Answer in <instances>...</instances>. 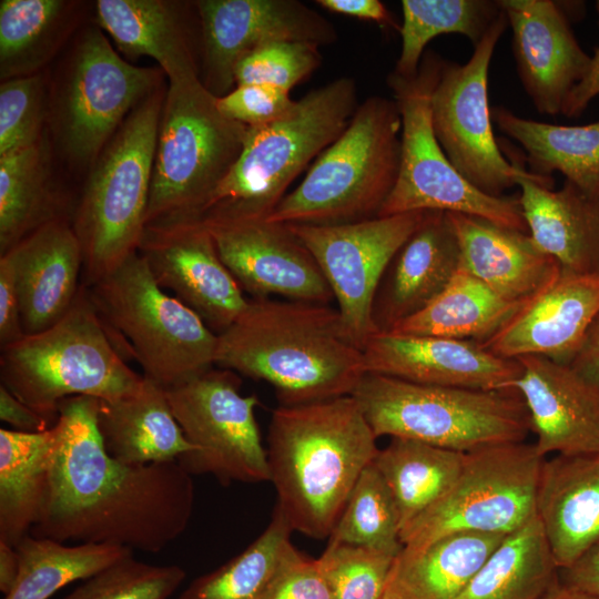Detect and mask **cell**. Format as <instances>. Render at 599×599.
Wrapping results in <instances>:
<instances>
[{"label":"cell","mask_w":599,"mask_h":599,"mask_svg":"<svg viewBox=\"0 0 599 599\" xmlns=\"http://www.w3.org/2000/svg\"><path fill=\"white\" fill-rule=\"evenodd\" d=\"M512 31L521 84L540 114L562 113L591 62L565 11L552 0H497Z\"/></svg>","instance_id":"obj_21"},{"label":"cell","mask_w":599,"mask_h":599,"mask_svg":"<svg viewBox=\"0 0 599 599\" xmlns=\"http://www.w3.org/2000/svg\"><path fill=\"white\" fill-rule=\"evenodd\" d=\"M506 535L461 531L396 558L390 580L409 599H455Z\"/></svg>","instance_id":"obj_32"},{"label":"cell","mask_w":599,"mask_h":599,"mask_svg":"<svg viewBox=\"0 0 599 599\" xmlns=\"http://www.w3.org/2000/svg\"><path fill=\"white\" fill-rule=\"evenodd\" d=\"M16 549L19 577L3 599H49L61 588L85 580L133 552L115 545L64 544L30 534Z\"/></svg>","instance_id":"obj_39"},{"label":"cell","mask_w":599,"mask_h":599,"mask_svg":"<svg viewBox=\"0 0 599 599\" xmlns=\"http://www.w3.org/2000/svg\"><path fill=\"white\" fill-rule=\"evenodd\" d=\"M200 78L169 83L160 116L146 224L196 219L230 173L247 126L221 113Z\"/></svg>","instance_id":"obj_10"},{"label":"cell","mask_w":599,"mask_h":599,"mask_svg":"<svg viewBox=\"0 0 599 599\" xmlns=\"http://www.w3.org/2000/svg\"><path fill=\"white\" fill-rule=\"evenodd\" d=\"M363 354L366 373L424 385L501 390L514 388L521 374L518 359L467 339L378 332Z\"/></svg>","instance_id":"obj_20"},{"label":"cell","mask_w":599,"mask_h":599,"mask_svg":"<svg viewBox=\"0 0 599 599\" xmlns=\"http://www.w3.org/2000/svg\"><path fill=\"white\" fill-rule=\"evenodd\" d=\"M546 457L535 444L507 443L465 454L448 491L405 526L406 550L422 549L454 532L508 535L537 517V489Z\"/></svg>","instance_id":"obj_13"},{"label":"cell","mask_w":599,"mask_h":599,"mask_svg":"<svg viewBox=\"0 0 599 599\" xmlns=\"http://www.w3.org/2000/svg\"><path fill=\"white\" fill-rule=\"evenodd\" d=\"M461 266L460 247L446 212L429 211L386 268L373 303V322L388 332L438 296Z\"/></svg>","instance_id":"obj_25"},{"label":"cell","mask_w":599,"mask_h":599,"mask_svg":"<svg viewBox=\"0 0 599 599\" xmlns=\"http://www.w3.org/2000/svg\"><path fill=\"white\" fill-rule=\"evenodd\" d=\"M316 3L329 12L374 21L399 30L390 12L379 0H317Z\"/></svg>","instance_id":"obj_52"},{"label":"cell","mask_w":599,"mask_h":599,"mask_svg":"<svg viewBox=\"0 0 599 599\" xmlns=\"http://www.w3.org/2000/svg\"><path fill=\"white\" fill-rule=\"evenodd\" d=\"M262 599H334L316 559L301 554L292 544L284 549Z\"/></svg>","instance_id":"obj_48"},{"label":"cell","mask_w":599,"mask_h":599,"mask_svg":"<svg viewBox=\"0 0 599 599\" xmlns=\"http://www.w3.org/2000/svg\"><path fill=\"white\" fill-rule=\"evenodd\" d=\"M0 377L1 385L53 425L62 400L116 399L144 379L126 365L82 283L58 323L1 347Z\"/></svg>","instance_id":"obj_6"},{"label":"cell","mask_w":599,"mask_h":599,"mask_svg":"<svg viewBox=\"0 0 599 599\" xmlns=\"http://www.w3.org/2000/svg\"><path fill=\"white\" fill-rule=\"evenodd\" d=\"M0 419L12 430L22 433H43L54 425L18 399L3 385H0Z\"/></svg>","instance_id":"obj_50"},{"label":"cell","mask_w":599,"mask_h":599,"mask_svg":"<svg viewBox=\"0 0 599 599\" xmlns=\"http://www.w3.org/2000/svg\"><path fill=\"white\" fill-rule=\"evenodd\" d=\"M396 558L361 546L328 541L316 561L334 599H382Z\"/></svg>","instance_id":"obj_45"},{"label":"cell","mask_w":599,"mask_h":599,"mask_svg":"<svg viewBox=\"0 0 599 599\" xmlns=\"http://www.w3.org/2000/svg\"><path fill=\"white\" fill-rule=\"evenodd\" d=\"M536 506L558 569L569 568L599 540V453L545 458Z\"/></svg>","instance_id":"obj_29"},{"label":"cell","mask_w":599,"mask_h":599,"mask_svg":"<svg viewBox=\"0 0 599 599\" xmlns=\"http://www.w3.org/2000/svg\"><path fill=\"white\" fill-rule=\"evenodd\" d=\"M200 80L220 98L235 88L237 63L274 42L297 41L318 47L337 41L333 23L298 0H197Z\"/></svg>","instance_id":"obj_17"},{"label":"cell","mask_w":599,"mask_h":599,"mask_svg":"<svg viewBox=\"0 0 599 599\" xmlns=\"http://www.w3.org/2000/svg\"><path fill=\"white\" fill-rule=\"evenodd\" d=\"M99 399L59 405L45 501L31 536L156 554L187 528L192 475L177 461L128 465L111 457L97 425Z\"/></svg>","instance_id":"obj_1"},{"label":"cell","mask_w":599,"mask_h":599,"mask_svg":"<svg viewBox=\"0 0 599 599\" xmlns=\"http://www.w3.org/2000/svg\"><path fill=\"white\" fill-rule=\"evenodd\" d=\"M517 359L521 374L514 388L528 410L538 453H599V390L569 365L534 355Z\"/></svg>","instance_id":"obj_22"},{"label":"cell","mask_w":599,"mask_h":599,"mask_svg":"<svg viewBox=\"0 0 599 599\" xmlns=\"http://www.w3.org/2000/svg\"><path fill=\"white\" fill-rule=\"evenodd\" d=\"M538 599H599L580 590L558 582V580Z\"/></svg>","instance_id":"obj_56"},{"label":"cell","mask_w":599,"mask_h":599,"mask_svg":"<svg viewBox=\"0 0 599 599\" xmlns=\"http://www.w3.org/2000/svg\"><path fill=\"white\" fill-rule=\"evenodd\" d=\"M382 599H409V598L390 580V577H389L387 588Z\"/></svg>","instance_id":"obj_57"},{"label":"cell","mask_w":599,"mask_h":599,"mask_svg":"<svg viewBox=\"0 0 599 599\" xmlns=\"http://www.w3.org/2000/svg\"><path fill=\"white\" fill-rule=\"evenodd\" d=\"M507 27L501 11L466 63L445 60L430 100L433 130L446 156L471 185L495 197L516 185L525 166L512 148L504 149L509 161L501 153L488 100L490 61Z\"/></svg>","instance_id":"obj_15"},{"label":"cell","mask_w":599,"mask_h":599,"mask_svg":"<svg viewBox=\"0 0 599 599\" xmlns=\"http://www.w3.org/2000/svg\"><path fill=\"white\" fill-rule=\"evenodd\" d=\"M230 369H213L165 389L172 413L195 450L177 463L190 475H213L223 486L270 481L266 448L255 418L256 395L243 396Z\"/></svg>","instance_id":"obj_14"},{"label":"cell","mask_w":599,"mask_h":599,"mask_svg":"<svg viewBox=\"0 0 599 599\" xmlns=\"http://www.w3.org/2000/svg\"><path fill=\"white\" fill-rule=\"evenodd\" d=\"M569 366L599 390V313L586 332Z\"/></svg>","instance_id":"obj_53"},{"label":"cell","mask_w":599,"mask_h":599,"mask_svg":"<svg viewBox=\"0 0 599 599\" xmlns=\"http://www.w3.org/2000/svg\"><path fill=\"white\" fill-rule=\"evenodd\" d=\"M356 83L341 77L306 93L284 118L247 128L236 163L196 219L266 220L292 182L347 128Z\"/></svg>","instance_id":"obj_4"},{"label":"cell","mask_w":599,"mask_h":599,"mask_svg":"<svg viewBox=\"0 0 599 599\" xmlns=\"http://www.w3.org/2000/svg\"><path fill=\"white\" fill-rule=\"evenodd\" d=\"M599 313V274L559 277L480 343L510 359L534 355L569 365Z\"/></svg>","instance_id":"obj_23"},{"label":"cell","mask_w":599,"mask_h":599,"mask_svg":"<svg viewBox=\"0 0 599 599\" xmlns=\"http://www.w3.org/2000/svg\"><path fill=\"white\" fill-rule=\"evenodd\" d=\"M445 59L426 51L417 74L387 75L402 118L396 183L378 217L415 211L474 215L529 234L519 196L495 197L471 185L450 163L434 133L430 100Z\"/></svg>","instance_id":"obj_12"},{"label":"cell","mask_w":599,"mask_h":599,"mask_svg":"<svg viewBox=\"0 0 599 599\" xmlns=\"http://www.w3.org/2000/svg\"><path fill=\"white\" fill-rule=\"evenodd\" d=\"M446 213L459 243L461 267L502 298L524 305L559 277L557 261L529 234L483 217Z\"/></svg>","instance_id":"obj_28"},{"label":"cell","mask_w":599,"mask_h":599,"mask_svg":"<svg viewBox=\"0 0 599 599\" xmlns=\"http://www.w3.org/2000/svg\"><path fill=\"white\" fill-rule=\"evenodd\" d=\"M516 185L535 244L554 257L564 273L599 274V196L567 180L555 191L552 177L534 175L525 166Z\"/></svg>","instance_id":"obj_26"},{"label":"cell","mask_w":599,"mask_h":599,"mask_svg":"<svg viewBox=\"0 0 599 599\" xmlns=\"http://www.w3.org/2000/svg\"><path fill=\"white\" fill-rule=\"evenodd\" d=\"M376 439L352 395L273 410L270 481L293 531L329 537L354 485L378 454Z\"/></svg>","instance_id":"obj_3"},{"label":"cell","mask_w":599,"mask_h":599,"mask_svg":"<svg viewBox=\"0 0 599 599\" xmlns=\"http://www.w3.org/2000/svg\"><path fill=\"white\" fill-rule=\"evenodd\" d=\"M297 100L290 92L263 84L237 85L217 98V108L226 118L247 128L268 125L287 115Z\"/></svg>","instance_id":"obj_47"},{"label":"cell","mask_w":599,"mask_h":599,"mask_svg":"<svg viewBox=\"0 0 599 599\" xmlns=\"http://www.w3.org/2000/svg\"><path fill=\"white\" fill-rule=\"evenodd\" d=\"M415 211L339 225L287 224L317 262L344 329L362 351L377 333L373 303L389 263L426 219Z\"/></svg>","instance_id":"obj_16"},{"label":"cell","mask_w":599,"mask_h":599,"mask_svg":"<svg viewBox=\"0 0 599 599\" xmlns=\"http://www.w3.org/2000/svg\"><path fill=\"white\" fill-rule=\"evenodd\" d=\"M599 18V0L596 2ZM599 95V44L591 57V62L581 81L572 89L562 109L566 116H579L589 102Z\"/></svg>","instance_id":"obj_54"},{"label":"cell","mask_w":599,"mask_h":599,"mask_svg":"<svg viewBox=\"0 0 599 599\" xmlns=\"http://www.w3.org/2000/svg\"><path fill=\"white\" fill-rule=\"evenodd\" d=\"M97 425L106 453L123 464L177 461L195 450L172 413L165 388L146 377L131 394L99 399Z\"/></svg>","instance_id":"obj_30"},{"label":"cell","mask_w":599,"mask_h":599,"mask_svg":"<svg viewBox=\"0 0 599 599\" xmlns=\"http://www.w3.org/2000/svg\"><path fill=\"white\" fill-rule=\"evenodd\" d=\"M49 114V78L35 74L0 85V156L38 144Z\"/></svg>","instance_id":"obj_44"},{"label":"cell","mask_w":599,"mask_h":599,"mask_svg":"<svg viewBox=\"0 0 599 599\" xmlns=\"http://www.w3.org/2000/svg\"><path fill=\"white\" fill-rule=\"evenodd\" d=\"M214 364L267 382L283 406L352 395L366 374L337 308L271 298H251L217 335Z\"/></svg>","instance_id":"obj_2"},{"label":"cell","mask_w":599,"mask_h":599,"mask_svg":"<svg viewBox=\"0 0 599 599\" xmlns=\"http://www.w3.org/2000/svg\"><path fill=\"white\" fill-rule=\"evenodd\" d=\"M244 293L328 304L332 290L317 262L287 224L253 219H199Z\"/></svg>","instance_id":"obj_19"},{"label":"cell","mask_w":599,"mask_h":599,"mask_svg":"<svg viewBox=\"0 0 599 599\" xmlns=\"http://www.w3.org/2000/svg\"><path fill=\"white\" fill-rule=\"evenodd\" d=\"M87 288L105 328L141 365L144 377L167 389L215 365L217 335L156 284L138 251Z\"/></svg>","instance_id":"obj_9"},{"label":"cell","mask_w":599,"mask_h":599,"mask_svg":"<svg viewBox=\"0 0 599 599\" xmlns=\"http://www.w3.org/2000/svg\"><path fill=\"white\" fill-rule=\"evenodd\" d=\"M95 23L129 58L149 57L179 83L200 78L201 30L194 1L98 0Z\"/></svg>","instance_id":"obj_24"},{"label":"cell","mask_w":599,"mask_h":599,"mask_svg":"<svg viewBox=\"0 0 599 599\" xmlns=\"http://www.w3.org/2000/svg\"><path fill=\"white\" fill-rule=\"evenodd\" d=\"M184 579L182 567L146 564L132 552L83 580L62 599H169Z\"/></svg>","instance_id":"obj_43"},{"label":"cell","mask_w":599,"mask_h":599,"mask_svg":"<svg viewBox=\"0 0 599 599\" xmlns=\"http://www.w3.org/2000/svg\"><path fill=\"white\" fill-rule=\"evenodd\" d=\"M293 529L275 507L264 531L220 568L197 577L179 599H262Z\"/></svg>","instance_id":"obj_41"},{"label":"cell","mask_w":599,"mask_h":599,"mask_svg":"<svg viewBox=\"0 0 599 599\" xmlns=\"http://www.w3.org/2000/svg\"><path fill=\"white\" fill-rule=\"evenodd\" d=\"M160 68L122 59L94 22L80 30L49 89L48 122L74 169L93 166L130 112L162 85Z\"/></svg>","instance_id":"obj_11"},{"label":"cell","mask_w":599,"mask_h":599,"mask_svg":"<svg viewBox=\"0 0 599 599\" xmlns=\"http://www.w3.org/2000/svg\"><path fill=\"white\" fill-rule=\"evenodd\" d=\"M165 93L161 85L130 112L89 172L71 219L82 248L85 286L138 251Z\"/></svg>","instance_id":"obj_7"},{"label":"cell","mask_w":599,"mask_h":599,"mask_svg":"<svg viewBox=\"0 0 599 599\" xmlns=\"http://www.w3.org/2000/svg\"><path fill=\"white\" fill-rule=\"evenodd\" d=\"M352 396L376 437L389 436L468 453L525 441L529 414L517 389L416 384L366 373Z\"/></svg>","instance_id":"obj_8"},{"label":"cell","mask_w":599,"mask_h":599,"mask_svg":"<svg viewBox=\"0 0 599 599\" xmlns=\"http://www.w3.org/2000/svg\"><path fill=\"white\" fill-rule=\"evenodd\" d=\"M521 306L502 298L460 266L438 296L388 332L484 343Z\"/></svg>","instance_id":"obj_35"},{"label":"cell","mask_w":599,"mask_h":599,"mask_svg":"<svg viewBox=\"0 0 599 599\" xmlns=\"http://www.w3.org/2000/svg\"><path fill=\"white\" fill-rule=\"evenodd\" d=\"M26 336L16 270L9 253L0 255V346L13 344Z\"/></svg>","instance_id":"obj_49"},{"label":"cell","mask_w":599,"mask_h":599,"mask_svg":"<svg viewBox=\"0 0 599 599\" xmlns=\"http://www.w3.org/2000/svg\"><path fill=\"white\" fill-rule=\"evenodd\" d=\"M328 541L361 546L393 557L402 552L397 508L373 463L354 485Z\"/></svg>","instance_id":"obj_42"},{"label":"cell","mask_w":599,"mask_h":599,"mask_svg":"<svg viewBox=\"0 0 599 599\" xmlns=\"http://www.w3.org/2000/svg\"><path fill=\"white\" fill-rule=\"evenodd\" d=\"M50 143L0 156V254L40 226L65 217L52 181Z\"/></svg>","instance_id":"obj_36"},{"label":"cell","mask_w":599,"mask_h":599,"mask_svg":"<svg viewBox=\"0 0 599 599\" xmlns=\"http://www.w3.org/2000/svg\"><path fill=\"white\" fill-rule=\"evenodd\" d=\"M53 443V427L37 434L0 429V541L16 547L38 522Z\"/></svg>","instance_id":"obj_34"},{"label":"cell","mask_w":599,"mask_h":599,"mask_svg":"<svg viewBox=\"0 0 599 599\" xmlns=\"http://www.w3.org/2000/svg\"><path fill=\"white\" fill-rule=\"evenodd\" d=\"M19 571L20 561L16 547L0 541V590L4 596L14 588Z\"/></svg>","instance_id":"obj_55"},{"label":"cell","mask_w":599,"mask_h":599,"mask_svg":"<svg viewBox=\"0 0 599 599\" xmlns=\"http://www.w3.org/2000/svg\"><path fill=\"white\" fill-rule=\"evenodd\" d=\"M319 47L283 41L263 45L245 55L234 72L235 87L263 84L290 92L321 64Z\"/></svg>","instance_id":"obj_46"},{"label":"cell","mask_w":599,"mask_h":599,"mask_svg":"<svg viewBox=\"0 0 599 599\" xmlns=\"http://www.w3.org/2000/svg\"><path fill=\"white\" fill-rule=\"evenodd\" d=\"M557 570L536 517L504 537L455 599H538L557 581Z\"/></svg>","instance_id":"obj_38"},{"label":"cell","mask_w":599,"mask_h":599,"mask_svg":"<svg viewBox=\"0 0 599 599\" xmlns=\"http://www.w3.org/2000/svg\"><path fill=\"white\" fill-rule=\"evenodd\" d=\"M491 118L524 148L531 174L552 177L558 171L583 192L599 196V121L551 124L519 116L505 106L494 108Z\"/></svg>","instance_id":"obj_31"},{"label":"cell","mask_w":599,"mask_h":599,"mask_svg":"<svg viewBox=\"0 0 599 599\" xmlns=\"http://www.w3.org/2000/svg\"><path fill=\"white\" fill-rule=\"evenodd\" d=\"M400 3L402 50L393 72L407 79L417 74L425 48L435 37L458 33L476 47L501 13L497 0H403Z\"/></svg>","instance_id":"obj_40"},{"label":"cell","mask_w":599,"mask_h":599,"mask_svg":"<svg viewBox=\"0 0 599 599\" xmlns=\"http://www.w3.org/2000/svg\"><path fill=\"white\" fill-rule=\"evenodd\" d=\"M138 252L156 284L173 291L216 335L229 328L248 304L199 219L146 224Z\"/></svg>","instance_id":"obj_18"},{"label":"cell","mask_w":599,"mask_h":599,"mask_svg":"<svg viewBox=\"0 0 599 599\" xmlns=\"http://www.w3.org/2000/svg\"><path fill=\"white\" fill-rule=\"evenodd\" d=\"M81 7L65 0H1V80L41 72L75 31Z\"/></svg>","instance_id":"obj_33"},{"label":"cell","mask_w":599,"mask_h":599,"mask_svg":"<svg viewBox=\"0 0 599 599\" xmlns=\"http://www.w3.org/2000/svg\"><path fill=\"white\" fill-rule=\"evenodd\" d=\"M562 575L564 585L599 598V540Z\"/></svg>","instance_id":"obj_51"},{"label":"cell","mask_w":599,"mask_h":599,"mask_svg":"<svg viewBox=\"0 0 599 599\" xmlns=\"http://www.w3.org/2000/svg\"><path fill=\"white\" fill-rule=\"evenodd\" d=\"M400 134L394 99L367 98L266 221L339 225L378 217L397 180Z\"/></svg>","instance_id":"obj_5"},{"label":"cell","mask_w":599,"mask_h":599,"mask_svg":"<svg viewBox=\"0 0 599 599\" xmlns=\"http://www.w3.org/2000/svg\"><path fill=\"white\" fill-rule=\"evenodd\" d=\"M465 454L405 438L378 450L373 464L393 495L400 531L448 491Z\"/></svg>","instance_id":"obj_37"},{"label":"cell","mask_w":599,"mask_h":599,"mask_svg":"<svg viewBox=\"0 0 599 599\" xmlns=\"http://www.w3.org/2000/svg\"><path fill=\"white\" fill-rule=\"evenodd\" d=\"M6 253L16 270L24 334L53 326L71 308L81 286L82 248L71 219L40 226Z\"/></svg>","instance_id":"obj_27"}]
</instances>
